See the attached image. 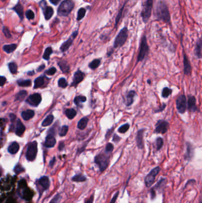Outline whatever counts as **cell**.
I'll use <instances>...</instances> for the list:
<instances>
[{"instance_id": "ba28073f", "label": "cell", "mask_w": 202, "mask_h": 203, "mask_svg": "<svg viewBox=\"0 0 202 203\" xmlns=\"http://www.w3.org/2000/svg\"><path fill=\"white\" fill-rule=\"evenodd\" d=\"M176 108L180 114H184L187 108V102L185 95H180L176 99Z\"/></svg>"}, {"instance_id": "680465c9", "label": "cell", "mask_w": 202, "mask_h": 203, "mask_svg": "<svg viewBox=\"0 0 202 203\" xmlns=\"http://www.w3.org/2000/svg\"><path fill=\"white\" fill-rule=\"evenodd\" d=\"M49 1L51 4L56 6L59 4V3L61 1V0H49Z\"/></svg>"}, {"instance_id": "91938a15", "label": "cell", "mask_w": 202, "mask_h": 203, "mask_svg": "<svg viewBox=\"0 0 202 203\" xmlns=\"http://www.w3.org/2000/svg\"><path fill=\"white\" fill-rule=\"evenodd\" d=\"M10 118L11 121H12V122H14V121H15L16 118V115H15L14 114H10Z\"/></svg>"}, {"instance_id": "9f6ffc18", "label": "cell", "mask_w": 202, "mask_h": 203, "mask_svg": "<svg viewBox=\"0 0 202 203\" xmlns=\"http://www.w3.org/2000/svg\"><path fill=\"white\" fill-rule=\"evenodd\" d=\"M165 107H166V105L164 104H163L161 107H160L159 108H158V109H157V110H155V111H154V113H158V112H162V111H164V110L165 109Z\"/></svg>"}, {"instance_id": "f1b7e54d", "label": "cell", "mask_w": 202, "mask_h": 203, "mask_svg": "<svg viewBox=\"0 0 202 203\" xmlns=\"http://www.w3.org/2000/svg\"><path fill=\"white\" fill-rule=\"evenodd\" d=\"M88 123V118L87 117H84L82 118L78 123V128L81 130H82L84 129L85 128V127L87 125V124Z\"/></svg>"}, {"instance_id": "7c38bea8", "label": "cell", "mask_w": 202, "mask_h": 203, "mask_svg": "<svg viewBox=\"0 0 202 203\" xmlns=\"http://www.w3.org/2000/svg\"><path fill=\"white\" fill-rule=\"evenodd\" d=\"M183 67H184V73L185 75H190L192 71V67L190 64V61L186 54L183 50Z\"/></svg>"}, {"instance_id": "277c9868", "label": "cell", "mask_w": 202, "mask_h": 203, "mask_svg": "<svg viewBox=\"0 0 202 203\" xmlns=\"http://www.w3.org/2000/svg\"><path fill=\"white\" fill-rule=\"evenodd\" d=\"M154 0H146L144 4L142 10L141 12V17L143 22L146 23L148 22L151 16L152 8H153Z\"/></svg>"}, {"instance_id": "e0dca14e", "label": "cell", "mask_w": 202, "mask_h": 203, "mask_svg": "<svg viewBox=\"0 0 202 203\" xmlns=\"http://www.w3.org/2000/svg\"><path fill=\"white\" fill-rule=\"evenodd\" d=\"M194 52L195 56L197 58H202V38L198 39L196 42Z\"/></svg>"}, {"instance_id": "74e56055", "label": "cell", "mask_w": 202, "mask_h": 203, "mask_svg": "<svg viewBox=\"0 0 202 203\" xmlns=\"http://www.w3.org/2000/svg\"><path fill=\"white\" fill-rule=\"evenodd\" d=\"M100 64V59H96L93 60L91 62L89 63V67L92 70H94L97 68Z\"/></svg>"}, {"instance_id": "d6a6232c", "label": "cell", "mask_w": 202, "mask_h": 203, "mask_svg": "<svg viewBox=\"0 0 202 203\" xmlns=\"http://www.w3.org/2000/svg\"><path fill=\"white\" fill-rule=\"evenodd\" d=\"M72 181L74 182H85L87 181V178L84 176L82 174H78L75 175L72 178Z\"/></svg>"}, {"instance_id": "7402d4cb", "label": "cell", "mask_w": 202, "mask_h": 203, "mask_svg": "<svg viewBox=\"0 0 202 203\" xmlns=\"http://www.w3.org/2000/svg\"><path fill=\"white\" fill-rule=\"evenodd\" d=\"M26 130V127L23 125V124L22 123V121L20 120H18L16 124V134L18 136H22L23 134L25 133Z\"/></svg>"}, {"instance_id": "4fadbf2b", "label": "cell", "mask_w": 202, "mask_h": 203, "mask_svg": "<svg viewBox=\"0 0 202 203\" xmlns=\"http://www.w3.org/2000/svg\"><path fill=\"white\" fill-rule=\"evenodd\" d=\"M38 182L39 185L40 186L42 189V192L48 189L50 187V181L49 177H48L47 176H42L40 178L38 179Z\"/></svg>"}, {"instance_id": "5b68a950", "label": "cell", "mask_w": 202, "mask_h": 203, "mask_svg": "<svg viewBox=\"0 0 202 203\" xmlns=\"http://www.w3.org/2000/svg\"><path fill=\"white\" fill-rule=\"evenodd\" d=\"M149 46L147 42V39L146 36L144 35L141 41L140 44V48H139V52L138 56V62L143 61L146 56L149 53Z\"/></svg>"}, {"instance_id": "db71d44e", "label": "cell", "mask_w": 202, "mask_h": 203, "mask_svg": "<svg viewBox=\"0 0 202 203\" xmlns=\"http://www.w3.org/2000/svg\"><path fill=\"white\" fill-rule=\"evenodd\" d=\"M124 7H125V5H124L123 7L122 8V9L120 10V12H119V14H118V17H117L116 20V25H117V24L118 23V22H119V20H120V18H121V16H122V12H123V10Z\"/></svg>"}, {"instance_id": "f907efd6", "label": "cell", "mask_w": 202, "mask_h": 203, "mask_svg": "<svg viewBox=\"0 0 202 203\" xmlns=\"http://www.w3.org/2000/svg\"><path fill=\"white\" fill-rule=\"evenodd\" d=\"M113 148H114V147H113V146L112 144H111V143H108V144H107L106 147V153H111V152L113 151Z\"/></svg>"}, {"instance_id": "7a4b0ae2", "label": "cell", "mask_w": 202, "mask_h": 203, "mask_svg": "<svg viewBox=\"0 0 202 203\" xmlns=\"http://www.w3.org/2000/svg\"><path fill=\"white\" fill-rule=\"evenodd\" d=\"M74 7V3L72 0H65L62 1L58 9V15L61 16H67Z\"/></svg>"}, {"instance_id": "83f0119b", "label": "cell", "mask_w": 202, "mask_h": 203, "mask_svg": "<svg viewBox=\"0 0 202 203\" xmlns=\"http://www.w3.org/2000/svg\"><path fill=\"white\" fill-rule=\"evenodd\" d=\"M45 76H40L39 77H38L35 80V84H34V88H38L40 87H42L44 85L45 83Z\"/></svg>"}, {"instance_id": "f5cc1de1", "label": "cell", "mask_w": 202, "mask_h": 203, "mask_svg": "<svg viewBox=\"0 0 202 203\" xmlns=\"http://www.w3.org/2000/svg\"><path fill=\"white\" fill-rule=\"evenodd\" d=\"M119 191H117V192H116V194H115L114 195V196L112 197V198L111 199V200H110V201L109 203H115L116 201V200H117V198H118V196H119Z\"/></svg>"}, {"instance_id": "d590c367", "label": "cell", "mask_w": 202, "mask_h": 203, "mask_svg": "<svg viewBox=\"0 0 202 203\" xmlns=\"http://www.w3.org/2000/svg\"><path fill=\"white\" fill-rule=\"evenodd\" d=\"M171 93H172V89H171L169 87H166L162 89L161 95L163 98H167L171 95Z\"/></svg>"}, {"instance_id": "ee69618b", "label": "cell", "mask_w": 202, "mask_h": 203, "mask_svg": "<svg viewBox=\"0 0 202 203\" xmlns=\"http://www.w3.org/2000/svg\"><path fill=\"white\" fill-rule=\"evenodd\" d=\"M25 170V168L20 164L17 165L14 169V171L16 173V174H19V173L24 172Z\"/></svg>"}, {"instance_id": "484cf974", "label": "cell", "mask_w": 202, "mask_h": 203, "mask_svg": "<svg viewBox=\"0 0 202 203\" xmlns=\"http://www.w3.org/2000/svg\"><path fill=\"white\" fill-rule=\"evenodd\" d=\"M13 10H14L17 13L19 17L20 18V20H22L23 19V16H24L23 6L20 3H18L14 7H13Z\"/></svg>"}, {"instance_id": "ac0fdd59", "label": "cell", "mask_w": 202, "mask_h": 203, "mask_svg": "<svg viewBox=\"0 0 202 203\" xmlns=\"http://www.w3.org/2000/svg\"><path fill=\"white\" fill-rule=\"evenodd\" d=\"M84 73L81 71L80 70H78L74 74L73 81L71 84V86H76L81 81H82L84 79Z\"/></svg>"}, {"instance_id": "f546056e", "label": "cell", "mask_w": 202, "mask_h": 203, "mask_svg": "<svg viewBox=\"0 0 202 203\" xmlns=\"http://www.w3.org/2000/svg\"><path fill=\"white\" fill-rule=\"evenodd\" d=\"M27 93L26 90H22L20 91H19L16 95V99H15V101H19L21 102L22 100H23L25 97L27 96Z\"/></svg>"}, {"instance_id": "11a10c76", "label": "cell", "mask_w": 202, "mask_h": 203, "mask_svg": "<svg viewBox=\"0 0 202 203\" xmlns=\"http://www.w3.org/2000/svg\"><path fill=\"white\" fill-rule=\"evenodd\" d=\"M94 194L91 195L88 198H87V199L85 200L84 203H93V201H94Z\"/></svg>"}, {"instance_id": "4316f807", "label": "cell", "mask_w": 202, "mask_h": 203, "mask_svg": "<svg viewBox=\"0 0 202 203\" xmlns=\"http://www.w3.org/2000/svg\"><path fill=\"white\" fill-rule=\"evenodd\" d=\"M58 65L60 67L61 71L64 73L68 72L69 70V66L66 61L61 60L58 62Z\"/></svg>"}, {"instance_id": "6da1fadb", "label": "cell", "mask_w": 202, "mask_h": 203, "mask_svg": "<svg viewBox=\"0 0 202 203\" xmlns=\"http://www.w3.org/2000/svg\"><path fill=\"white\" fill-rule=\"evenodd\" d=\"M155 16L157 20L165 23H171V16L168 7L164 0H160L157 4L155 10Z\"/></svg>"}, {"instance_id": "816d5d0a", "label": "cell", "mask_w": 202, "mask_h": 203, "mask_svg": "<svg viewBox=\"0 0 202 203\" xmlns=\"http://www.w3.org/2000/svg\"><path fill=\"white\" fill-rule=\"evenodd\" d=\"M3 33H4V35L6 36V37H7V38H10L12 37L11 33L10 32V30H9V29L7 28L4 27L3 28Z\"/></svg>"}, {"instance_id": "60d3db41", "label": "cell", "mask_w": 202, "mask_h": 203, "mask_svg": "<svg viewBox=\"0 0 202 203\" xmlns=\"http://www.w3.org/2000/svg\"><path fill=\"white\" fill-rule=\"evenodd\" d=\"M9 68L12 74H16L17 72V65L15 62H11L9 64Z\"/></svg>"}, {"instance_id": "94428289", "label": "cell", "mask_w": 202, "mask_h": 203, "mask_svg": "<svg viewBox=\"0 0 202 203\" xmlns=\"http://www.w3.org/2000/svg\"><path fill=\"white\" fill-rule=\"evenodd\" d=\"M55 161H56L55 157H53V159L50 160V163H49V166H50L51 167L53 166V165H54V164H55Z\"/></svg>"}, {"instance_id": "b9f144b4", "label": "cell", "mask_w": 202, "mask_h": 203, "mask_svg": "<svg viewBox=\"0 0 202 203\" xmlns=\"http://www.w3.org/2000/svg\"><path fill=\"white\" fill-rule=\"evenodd\" d=\"M86 13V10L84 8H81L78 12V15H77V20H80L85 16Z\"/></svg>"}, {"instance_id": "9a60e30c", "label": "cell", "mask_w": 202, "mask_h": 203, "mask_svg": "<svg viewBox=\"0 0 202 203\" xmlns=\"http://www.w3.org/2000/svg\"><path fill=\"white\" fill-rule=\"evenodd\" d=\"M77 35H78V31L74 32L73 33V34L72 35V36L61 45L60 49L62 52H65L66 51H67L69 49V48L72 44L74 39L76 37Z\"/></svg>"}, {"instance_id": "8fae6325", "label": "cell", "mask_w": 202, "mask_h": 203, "mask_svg": "<svg viewBox=\"0 0 202 203\" xmlns=\"http://www.w3.org/2000/svg\"><path fill=\"white\" fill-rule=\"evenodd\" d=\"M42 97L39 93L30 95L26 100V102L33 107H38L41 102Z\"/></svg>"}, {"instance_id": "6f0895ef", "label": "cell", "mask_w": 202, "mask_h": 203, "mask_svg": "<svg viewBox=\"0 0 202 203\" xmlns=\"http://www.w3.org/2000/svg\"><path fill=\"white\" fill-rule=\"evenodd\" d=\"M6 78L4 76H1V77H0V84H1V86L3 87L4 84L6 83Z\"/></svg>"}, {"instance_id": "2e32d148", "label": "cell", "mask_w": 202, "mask_h": 203, "mask_svg": "<svg viewBox=\"0 0 202 203\" xmlns=\"http://www.w3.org/2000/svg\"><path fill=\"white\" fill-rule=\"evenodd\" d=\"M145 130L141 129L139 130L136 137V144L139 149H143L144 148V134Z\"/></svg>"}, {"instance_id": "e7e4bbea", "label": "cell", "mask_w": 202, "mask_h": 203, "mask_svg": "<svg viewBox=\"0 0 202 203\" xmlns=\"http://www.w3.org/2000/svg\"><path fill=\"white\" fill-rule=\"evenodd\" d=\"M120 138L119 137H118V136H116V134L115 135V136H114V137H113V141H118L120 140Z\"/></svg>"}, {"instance_id": "d6986e66", "label": "cell", "mask_w": 202, "mask_h": 203, "mask_svg": "<svg viewBox=\"0 0 202 203\" xmlns=\"http://www.w3.org/2000/svg\"><path fill=\"white\" fill-rule=\"evenodd\" d=\"M186 147L187 149L185 154V159L190 161L192 159L194 155V148L193 145L189 142L186 143Z\"/></svg>"}, {"instance_id": "4dcf8cb0", "label": "cell", "mask_w": 202, "mask_h": 203, "mask_svg": "<svg viewBox=\"0 0 202 203\" xmlns=\"http://www.w3.org/2000/svg\"><path fill=\"white\" fill-rule=\"evenodd\" d=\"M87 100V98L85 96H78L75 97L74 102V104L78 106V107H80L81 106V104L85 102Z\"/></svg>"}, {"instance_id": "ffe728a7", "label": "cell", "mask_w": 202, "mask_h": 203, "mask_svg": "<svg viewBox=\"0 0 202 203\" xmlns=\"http://www.w3.org/2000/svg\"><path fill=\"white\" fill-rule=\"evenodd\" d=\"M56 144V140L52 134H49L45 140L44 146L47 148L53 147Z\"/></svg>"}, {"instance_id": "003e7915", "label": "cell", "mask_w": 202, "mask_h": 203, "mask_svg": "<svg viewBox=\"0 0 202 203\" xmlns=\"http://www.w3.org/2000/svg\"><path fill=\"white\" fill-rule=\"evenodd\" d=\"M200 203H201V202H200ZM201 203H202V202H201Z\"/></svg>"}, {"instance_id": "8992f818", "label": "cell", "mask_w": 202, "mask_h": 203, "mask_svg": "<svg viewBox=\"0 0 202 203\" xmlns=\"http://www.w3.org/2000/svg\"><path fill=\"white\" fill-rule=\"evenodd\" d=\"M128 37V29L127 28H124L120 31V32L116 36L114 43V47L115 48H117L122 46L125 44Z\"/></svg>"}, {"instance_id": "bcb514c9", "label": "cell", "mask_w": 202, "mask_h": 203, "mask_svg": "<svg viewBox=\"0 0 202 203\" xmlns=\"http://www.w3.org/2000/svg\"><path fill=\"white\" fill-rule=\"evenodd\" d=\"M58 86L62 88H65L68 86V83L65 78H61L58 80Z\"/></svg>"}, {"instance_id": "c3c4849f", "label": "cell", "mask_w": 202, "mask_h": 203, "mask_svg": "<svg viewBox=\"0 0 202 203\" xmlns=\"http://www.w3.org/2000/svg\"><path fill=\"white\" fill-rule=\"evenodd\" d=\"M60 198H61V195L59 194H56L53 197V198L50 200L49 203H58Z\"/></svg>"}, {"instance_id": "7bdbcfd3", "label": "cell", "mask_w": 202, "mask_h": 203, "mask_svg": "<svg viewBox=\"0 0 202 203\" xmlns=\"http://www.w3.org/2000/svg\"><path fill=\"white\" fill-rule=\"evenodd\" d=\"M129 127H130V125L129 124H124L119 128L118 131L120 133H122V134L125 133L126 132H127L128 131V130L129 129Z\"/></svg>"}, {"instance_id": "6125c7cd", "label": "cell", "mask_w": 202, "mask_h": 203, "mask_svg": "<svg viewBox=\"0 0 202 203\" xmlns=\"http://www.w3.org/2000/svg\"><path fill=\"white\" fill-rule=\"evenodd\" d=\"M45 65L44 64H43V65H40L39 67H38L37 71H38V72H40V71H42L45 68Z\"/></svg>"}, {"instance_id": "3957f363", "label": "cell", "mask_w": 202, "mask_h": 203, "mask_svg": "<svg viewBox=\"0 0 202 203\" xmlns=\"http://www.w3.org/2000/svg\"><path fill=\"white\" fill-rule=\"evenodd\" d=\"M94 162L98 165L100 172H103L109 166V157L105 154H99L95 157Z\"/></svg>"}, {"instance_id": "44dd1931", "label": "cell", "mask_w": 202, "mask_h": 203, "mask_svg": "<svg viewBox=\"0 0 202 203\" xmlns=\"http://www.w3.org/2000/svg\"><path fill=\"white\" fill-rule=\"evenodd\" d=\"M135 95H136V92L133 90H131L127 93L126 96V100H125V104L127 107L131 106L133 103L134 97Z\"/></svg>"}, {"instance_id": "5bb4252c", "label": "cell", "mask_w": 202, "mask_h": 203, "mask_svg": "<svg viewBox=\"0 0 202 203\" xmlns=\"http://www.w3.org/2000/svg\"><path fill=\"white\" fill-rule=\"evenodd\" d=\"M187 108L189 111L192 112H195L197 111V107L196 105V99L194 96H188L187 101Z\"/></svg>"}, {"instance_id": "8d00e7d4", "label": "cell", "mask_w": 202, "mask_h": 203, "mask_svg": "<svg viewBox=\"0 0 202 203\" xmlns=\"http://www.w3.org/2000/svg\"><path fill=\"white\" fill-rule=\"evenodd\" d=\"M52 53V49L50 47H48L45 49V51L44 52L43 58L45 60H49L50 58V56Z\"/></svg>"}, {"instance_id": "9c48e42d", "label": "cell", "mask_w": 202, "mask_h": 203, "mask_svg": "<svg viewBox=\"0 0 202 203\" xmlns=\"http://www.w3.org/2000/svg\"><path fill=\"white\" fill-rule=\"evenodd\" d=\"M160 167L159 166H157L154 168L146 176L145 179V183L147 187L151 186L154 183L157 175L159 173L160 171Z\"/></svg>"}, {"instance_id": "836d02e7", "label": "cell", "mask_w": 202, "mask_h": 203, "mask_svg": "<svg viewBox=\"0 0 202 203\" xmlns=\"http://www.w3.org/2000/svg\"><path fill=\"white\" fill-rule=\"evenodd\" d=\"M17 48L16 44H11V45H6L3 46V50L7 54H10L13 52Z\"/></svg>"}, {"instance_id": "ab89813d", "label": "cell", "mask_w": 202, "mask_h": 203, "mask_svg": "<svg viewBox=\"0 0 202 203\" xmlns=\"http://www.w3.org/2000/svg\"><path fill=\"white\" fill-rule=\"evenodd\" d=\"M18 84L21 87H29L31 86L32 81L30 80H19L18 81Z\"/></svg>"}, {"instance_id": "be15d7a7", "label": "cell", "mask_w": 202, "mask_h": 203, "mask_svg": "<svg viewBox=\"0 0 202 203\" xmlns=\"http://www.w3.org/2000/svg\"><path fill=\"white\" fill-rule=\"evenodd\" d=\"M65 147V145H64V143L62 142V143H60L59 145V150L61 151V150H62Z\"/></svg>"}, {"instance_id": "52a82bcc", "label": "cell", "mask_w": 202, "mask_h": 203, "mask_svg": "<svg viewBox=\"0 0 202 203\" xmlns=\"http://www.w3.org/2000/svg\"><path fill=\"white\" fill-rule=\"evenodd\" d=\"M38 153V144L36 141H33L29 143L26 153V157L28 161H34Z\"/></svg>"}, {"instance_id": "f6af8a7d", "label": "cell", "mask_w": 202, "mask_h": 203, "mask_svg": "<svg viewBox=\"0 0 202 203\" xmlns=\"http://www.w3.org/2000/svg\"><path fill=\"white\" fill-rule=\"evenodd\" d=\"M68 127L67 125H63L62 127V128L61 129V130L59 133V134L61 137L65 136L68 133Z\"/></svg>"}, {"instance_id": "7dc6e473", "label": "cell", "mask_w": 202, "mask_h": 203, "mask_svg": "<svg viewBox=\"0 0 202 203\" xmlns=\"http://www.w3.org/2000/svg\"><path fill=\"white\" fill-rule=\"evenodd\" d=\"M26 16L29 20H32L35 18V13L31 10H29L26 12Z\"/></svg>"}, {"instance_id": "30bf717a", "label": "cell", "mask_w": 202, "mask_h": 203, "mask_svg": "<svg viewBox=\"0 0 202 203\" xmlns=\"http://www.w3.org/2000/svg\"><path fill=\"white\" fill-rule=\"evenodd\" d=\"M169 123L165 120H158L155 125L154 133L157 134H165L168 130Z\"/></svg>"}, {"instance_id": "f35d334b", "label": "cell", "mask_w": 202, "mask_h": 203, "mask_svg": "<svg viewBox=\"0 0 202 203\" xmlns=\"http://www.w3.org/2000/svg\"><path fill=\"white\" fill-rule=\"evenodd\" d=\"M156 147H157V150L158 151L164 145V140L162 139V138L161 137H158L156 139Z\"/></svg>"}, {"instance_id": "681fc988", "label": "cell", "mask_w": 202, "mask_h": 203, "mask_svg": "<svg viewBox=\"0 0 202 203\" xmlns=\"http://www.w3.org/2000/svg\"><path fill=\"white\" fill-rule=\"evenodd\" d=\"M56 69L55 67H52L48 70L46 71L45 74L49 75H54L56 73Z\"/></svg>"}, {"instance_id": "603a6c76", "label": "cell", "mask_w": 202, "mask_h": 203, "mask_svg": "<svg viewBox=\"0 0 202 203\" xmlns=\"http://www.w3.org/2000/svg\"><path fill=\"white\" fill-rule=\"evenodd\" d=\"M42 10L43 11L44 16H45L46 20H49L53 14V9L49 6H46L45 7L43 8Z\"/></svg>"}, {"instance_id": "1f68e13d", "label": "cell", "mask_w": 202, "mask_h": 203, "mask_svg": "<svg viewBox=\"0 0 202 203\" xmlns=\"http://www.w3.org/2000/svg\"><path fill=\"white\" fill-rule=\"evenodd\" d=\"M65 114L66 115V116L67 117V118L69 120H72L73 119L76 115V111L71 108V109H67L65 110Z\"/></svg>"}, {"instance_id": "d4e9b609", "label": "cell", "mask_w": 202, "mask_h": 203, "mask_svg": "<svg viewBox=\"0 0 202 203\" xmlns=\"http://www.w3.org/2000/svg\"><path fill=\"white\" fill-rule=\"evenodd\" d=\"M20 146L17 142H13L11 145L8 147V152L12 154L17 153L19 150Z\"/></svg>"}, {"instance_id": "e575fe53", "label": "cell", "mask_w": 202, "mask_h": 203, "mask_svg": "<svg viewBox=\"0 0 202 203\" xmlns=\"http://www.w3.org/2000/svg\"><path fill=\"white\" fill-rule=\"evenodd\" d=\"M53 119H54V117L52 115H49L44 120V121H43L42 124V125L43 127H47V126L50 125L52 123Z\"/></svg>"}, {"instance_id": "03108f58", "label": "cell", "mask_w": 202, "mask_h": 203, "mask_svg": "<svg viewBox=\"0 0 202 203\" xmlns=\"http://www.w3.org/2000/svg\"><path fill=\"white\" fill-rule=\"evenodd\" d=\"M148 83H149V84H151V83H150V82H151V81H150V80H148Z\"/></svg>"}, {"instance_id": "cb8c5ba5", "label": "cell", "mask_w": 202, "mask_h": 203, "mask_svg": "<svg viewBox=\"0 0 202 203\" xmlns=\"http://www.w3.org/2000/svg\"><path fill=\"white\" fill-rule=\"evenodd\" d=\"M35 116V111L33 110H27L26 111H23L22 113V117L23 119L25 121H28L32 118Z\"/></svg>"}]
</instances>
